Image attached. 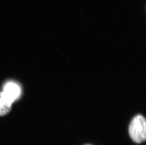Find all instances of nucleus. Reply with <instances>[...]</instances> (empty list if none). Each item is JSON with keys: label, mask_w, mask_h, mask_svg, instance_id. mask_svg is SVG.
Returning <instances> with one entry per match:
<instances>
[{"label": "nucleus", "mask_w": 146, "mask_h": 145, "mask_svg": "<svg viewBox=\"0 0 146 145\" xmlns=\"http://www.w3.org/2000/svg\"><path fill=\"white\" fill-rule=\"evenodd\" d=\"M129 132L130 137L135 142L141 143L146 138V123L145 118L137 115L132 119L129 126Z\"/></svg>", "instance_id": "nucleus-1"}, {"label": "nucleus", "mask_w": 146, "mask_h": 145, "mask_svg": "<svg viewBox=\"0 0 146 145\" xmlns=\"http://www.w3.org/2000/svg\"><path fill=\"white\" fill-rule=\"evenodd\" d=\"M2 92L9 100L13 103L21 95V90L17 84L9 82L6 84Z\"/></svg>", "instance_id": "nucleus-2"}, {"label": "nucleus", "mask_w": 146, "mask_h": 145, "mask_svg": "<svg viewBox=\"0 0 146 145\" xmlns=\"http://www.w3.org/2000/svg\"><path fill=\"white\" fill-rule=\"evenodd\" d=\"M13 103L7 99L3 92H0V116H4L10 112Z\"/></svg>", "instance_id": "nucleus-3"}]
</instances>
